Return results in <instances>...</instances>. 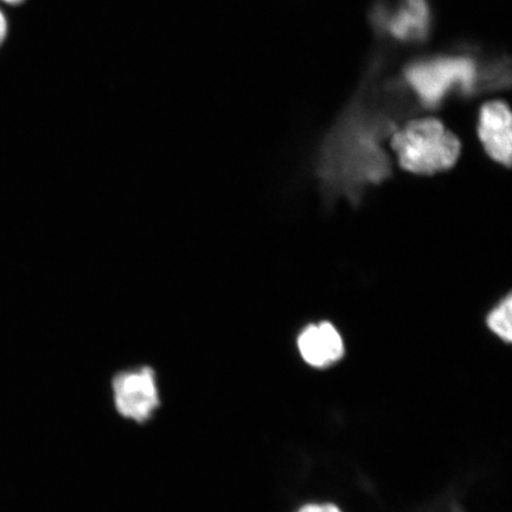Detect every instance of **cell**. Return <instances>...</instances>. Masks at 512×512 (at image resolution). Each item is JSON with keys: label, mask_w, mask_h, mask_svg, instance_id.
Wrapping results in <instances>:
<instances>
[{"label": "cell", "mask_w": 512, "mask_h": 512, "mask_svg": "<svg viewBox=\"0 0 512 512\" xmlns=\"http://www.w3.org/2000/svg\"><path fill=\"white\" fill-rule=\"evenodd\" d=\"M392 149L403 170L418 176H432L456 165L462 144L435 118L409 121L394 133Z\"/></svg>", "instance_id": "1"}, {"label": "cell", "mask_w": 512, "mask_h": 512, "mask_svg": "<svg viewBox=\"0 0 512 512\" xmlns=\"http://www.w3.org/2000/svg\"><path fill=\"white\" fill-rule=\"evenodd\" d=\"M115 407L124 418L145 422L160 406L157 376L151 367L120 371L113 377Z\"/></svg>", "instance_id": "2"}, {"label": "cell", "mask_w": 512, "mask_h": 512, "mask_svg": "<svg viewBox=\"0 0 512 512\" xmlns=\"http://www.w3.org/2000/svg\"><path fill=\"white\" fill-rule=\"evenodd\" d=\"M407 79L426 104L434 105L452 86H471L475 66L467 59H439L409 68Z\"/></svg>", "instance_id": "3"}, {"label": "cell", "mask_w": 512, "mask_h": 512, "mask_svg": "<svg viewBox=\"0 0 512 512\" xmlns=\"http://www.w3.org/2000/svg\"><path fill=\"white\" fill-rule=\"evenodd\" d=\"M478 134L491 159L504 166L512 162V120L503 101H491L480 110Z\"/></svg>", "instance_id": "4"}, {"label": "cell", "mask_w": 512, "mask_h": 512, "mask_svg": "<svg viewBox=\"0 0 512 512\" xmlns=\"http://www.w3.org/2000/svg\"><path fill=\"white\" fill-rule=\"evenodd\" d=\"M303 360L315 368L330 367L344 355V342L334 325L323 322L309 325L298 337Z\"/></svg>", "instance_id": "5"}, {"label": "cell", "mask_w": 512, "mask_h": 512, "mask_svg": "<svg viewBox=\"0 0 512 512\" xmlns=\"http://www.w3.org/2000/svg\"><path fill=\"white\" fill-rule=\"evenodd\" d=\"M427 25V6L425 0H407V5L394 18L390 29L400 38L419 35Z\"/></svg>", "instance_id": "6"}, {"label": "cell", "mask_w": 512, "mask_h": 512, "mask_svg": "<svg viewBox=\"0 0 512 512\" xmlns=\"http://www.w3.org/2000/svg\"><path fill=\"white\" fill-rule=\"evenodd\" d=\"M486 324L503 341H512V300L511 294L504 298L486 318Z\"/></svg>", "instance_id": "7"}, {"label": "cell", "mask_w": 512, "mask_h": 512, "mask_svg": "<svg viewBox=\"0 0 512 512\" xmlns=\"http://www.w3.org/2000/svg\"><path fill=\"white\" fill-rule=\"evenodd\" d=\"M11 23L8 11L0 5V49L5 46L10 36Z\"/></svg>", "instance_id": "8"}, {"label": "cell", "mask_w": 512, "mask_h": 512, "mask_svg": "<svg viewBox=\"0 0 512 512\" xmlns=\"http://www.w3.org/2000/svg\"><path fill=\"white\" fill-rule=\"evenodd\" d=\"M299 512H342L334 504H309L300 509Z\"/></svg>", "instance_id": "9"}, {"label": "cell", "mask_w": 512, "mask_h": 512, "mask_svg": "<svg viewBox=\"0 0 512 512\" xmlns=\"http://www.w3.org/2000/svg\"><path fill=\"white\" fill-rule=\"evenodd\" d=\"M29 0H0V5L6 10H14L22 8Z\"/></svg>", "instance_id": "10"}]
</instances>
